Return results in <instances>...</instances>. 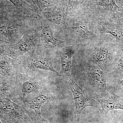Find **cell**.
<instances>
[{"mask_svg":"<svg viewBox=\"0 0 123 123\" xmlns=\"http://www.w3.org/2000/svg\"><path fill=\"white\" fill-rule=\"evenodd\" d=\"M63 35L67 46L88 44L103 35L97 30L95 18L85 8L67 16Z\"/></svg>","mask_w":123,"mask_h":123,"instance_id":"obj_1","label":"cell"},{"mask_svg":"<svg viewBox=\"0 0 123 123\" xmlns=\"http://www.w3.org/2000/svg\"><path fill=\"white\" fill-rule=\"evenodd\" d=\"M120 47L104 34L94 42L79 45L77 50L82 53L84 59L106 72L114 66Z\"/></svg>","mask_w":123,"mask_h":123,"instance_id":"obj_2","label":"cell"},{"mask_svg":"<svg viewBox=\"0 0 123 123\" xmlns=\"http://www.w3.org/2000/svg\"><path fill=\"white\" fill-rule=\"evenodd\" d=\"M14 81V96L22 103L31 94L38 95L46 92V85L43 82L26 74L18 73Z\"/></svg>","mask_w":123,"mask_h":123,"instance_id":"obj_3","label":"cell"},{"mask_svg":"<svg viewBox=\"0 0 123 123\" xmlns=\"http://www.w3.org/2000/svg\"><path fill=\"white\" fill-rule=\"evenodd\" d=\"M40 36V46L49 52H55L57 53L60 49L66 45L64 40L55 37V28L42 15L37 18Z\"/></svg>","mask_w":123,"mask_h":123,"instance_id":"obj_4","label":"cell"},{"mask_svg":"<svg viewBox=\"0 0 123 123\" xmlns=\"http://www.w3.org/2000/svg\"><path fill=\"white\" fill-rule=\"evenodd\" d=\"M0 117L8 123L33 122L22 106L1 96H0Z\"/></svg>","mask_w":123,"mask_h":123,"instance_id":"obj_5","label":"cell"},{"mask_svg":"<svg viewBox=\"0 0 123 123\" xmlns=\"http://www.w3.org/2000/svg\"><path fill=\"white\" fill-rule=\"evenodd\" d=\"M97 20H108L112 14L121 9L115 0H87L85 7Z\"/></svg>","mask_w":123,"mask_h":123,"instance_id":"obj_6","label":"cell"},{"mask_svg":"<svg viewBox=\"0 0 123 123\" xmlns=\"http://www.w3.org/2000/svg\"><path fill=\"white\" fill-rule=\"evenodd\" d=\"M14 46L12 55L16 58L35 50L40 47L39 34L37 29H29Z\"/></svg>","mask_w":123,"mask_h":123,"instance_id":"obj_7","label":"cell"},{"mask_svg":"<svg viewBox=\"0 0 123 123\" xmlns=\"http://www.w3.org/2000/svg\"><path fill=\"white\" fill-rule=\"evenodd\" d=\"M65 80L68 89L73 94L77 113H80L84 108L88 106L97 107V102L88 95L74 80L70 75L63 77Z\"/></svg>","mask_w":123,"mask_h":123,"instance_id":"obj_8","label":"cell"},{"mask_svg":"<svg viewBox=\"0 0 123 123\" xmlns=\"http://www.w3.org/2000/svg\"><path fill=\"white\" fill-rule=\"evenodd\" d=\"M49 94L43 92L35 98L22 102V107L32 121L36 123H47L48 121L41 115V108L49 99Z\"/></svg>","mask_w":123,"mask_h":123,"instance_id":"obj_9","label":"cell"},{"mask_svg":"<svg viewBox=\"0 0 123 123\" xmlns=\"http://www.w3.org/2000/svg\"><path fill=\"white\" fill-rule=\"evenodd\" d=\"M24 56L23 64L27 70L43 69L50 71L60 76V73L54 69L51 60L49 57L43 55H38L36 50Z\"/></svg>","mask_w":123,"mask_h":123,"instance_id":"obj_10","label":"cell"},{"mask_svg":"<svg viewBox=\"0 0 123 123\" xmlns=\"http://www.w3.org/2000/svg\"><path fill=\"white\" fill-rule=\"evenodd\" d=\"M77 68L88 74L96 87L103 91H107L105 71L84 59L78 64Z\"/></svg>","mask_w":123,"mask_h":123,"instance_id":"obj_11","label":"cell"},{"mask_svg":"<svg viewBox=\"0 0 123 123\" xmlns=\"http://www.w3.org/2000/svg\"><path fill=\"white\" fill-rule=\"evenodd\" d=\"M42 16L53 25L55 31L63 35L66 26L67 14L66 10L56 5L52 11L43 12Z\"/></svg>","mask_w":123,"mask_h":123,"instance_id":"obj_12","label":"cell"},{"mask_svg":"<svg viewBox=\"0 0 123 123\" xmlns=\"http://www.w3.org/2000/svg\"><path fill=\"white\" fill-rule=\"evenodd\" d=\"M97 30L101 35L110 34L116 39L117 43L123 45V27L108 20H96Z\"/></svg>","mask_w":123,"mask_h":123,"instance_id":"obj_13","label":"cell"},{"mask_svg":"<svg viewBox=\"0 0 123 123\" xmlns=\"http://www.w3.org/2000/svg\"><path fill=\"white\" fill-rule=\"evenodd\" d=\"M79 45H65L60 49L56 54L60 57L61 72L60 76L70 75L71 64L73 56L79 47Z\"/></svg>","mask_w":123,"mask_h":123,"instance_id":"obj_14","label":"cell"},{"mask_svg":"<svg viewBox=\"0 0 123 123\" xmlns=\"http://www.w3.org/2000/svg\"><path fill=\"white\" fill-rule=\"evenodd\" d=\"M97 101L99 104V111L104 116L106 117L108 112L111 110H123V98L115 94L108 99Z\"/></svg>","mask_w":123,"mask_h":123,"instance_id":"obj_15","label":"cell"},{"mask_svg":"<svg viewBox=\"0 0 123 123\" xmlns=\"http://www.w3.org/2000/svg\"><path fill=\"white\" fill-rule=\"evenodd\" d=\"M31 6L34 17L37 18L42 15L44 9L56 5L57 0H25Z\"/></svg>","mask_w":123,"mask_h":123,"instance_id":"obj_16","label":"cell"},{"mask_svg":"<svg viewBox=\"0 0 123 123\" xmlns=\"http://www.w3.org/2000/svg\"><path fill=\"white\" fill-rule=\"evenodd\" d=\"M15 7L20 15L28 17L34 18L31 8L25 0H9Z\"/></svg>","mask_w":123,"mask_h":123,"instance_id":"obj_17","label":"cell"},{"mask_svg":"<svg viewBox=\"0 0 123 123\" xmlns=\"http://www.w3.org/2000/svg\"><path fill=\"white\" fill-rule=\"evenodd\" d=\"M87 0H68L66 9L67 16L85 8Z\"/></svg>","mask_w":123,"mask_h":123,"instance_id":"obj_18","label":"cell"},{"mask_svg":"<svg viewBox=\"0 0 123 123\" xmlns=\"http://www.w3.org/2000/svg\"><path fill=\"white\" fill-rule=\"evenodd\" d=\"M114 67H115L117 69L123 71V47H120L118 55L117 56Z\"/></svg>","mask_w":123,"mask_h":123,"instance_id":"obj_19","label":"cell"},{"mask_svg":"<svg viewBox=\"0 0 123 123\" xmlns=\"http://www.w3.org/2000/svg\"><path fill=\"white\" fill-rule=\"evenodd\" d=\"M117 84L123 88V74L120 76L117 81Z\"/></svg>","mask_w":123,"mask_h":123,"instance_id":"obj_20","label":"cell"},{"mask_svg":"<svg viewBox=\"0 0 123 123\" xmlns=\"http://www.w3.org/2000/svg\"><path fill=\"white\" fill-rule=\"evenodd\" d=\"M117 5L121 8V9H123V0H115Z\"/></svg>","mask_w":123,"mask_h":123,"instance_id":"obj_21","label":"cell"},{"mask_svg":"<svg viewBox=\"0 0 123 123\" xmlns=\"http://www.w3.org/2000/svg\"><path fill=\"white\" fill-rule=\"evenodd\" d=\"M36 123V122H32V123Z\"/></svg>","mask_w":123,"mask_h":123,"instance_id":"obj_22","label":"cell"},{"mask_svg":"<svg viewBox=\"0 0 123 123\" xmlns=\"http://www.w3.org/2000/svg\"><path fill=\"white\" fill-rule=\"evenodd\" d=\"M49 123V122H47V123Z\"/></svg>","mask_w":123,"mask_h":123,"instance_id":"obj_23","label":"cell"},{"mask_svg":"<svg viewBox=\"0 0 123 123\" xmlns=\"http://www.w3.org/2000/svg\"><path fill=\"white\" fill-rule=\"evenodd\" d=\"M0 123H1V121L0 120Z\"/></svg>","mask_w":123,"mask_h":123,"instance_id":"obj_24","label":"cell"},{"mask_svg":"<svg viewBox=\"0 0 123 123\" xmlns=\"http://www.w3.org/2000/svg\"><path fill=\"white\" fill-rule=\"evenodd\" d=\"M123 123V121H122V123Z\"/></svg>","mask_w":123,"mask_h":123,"instance_id":"obj_25","label":"cell"}]
</instances>
